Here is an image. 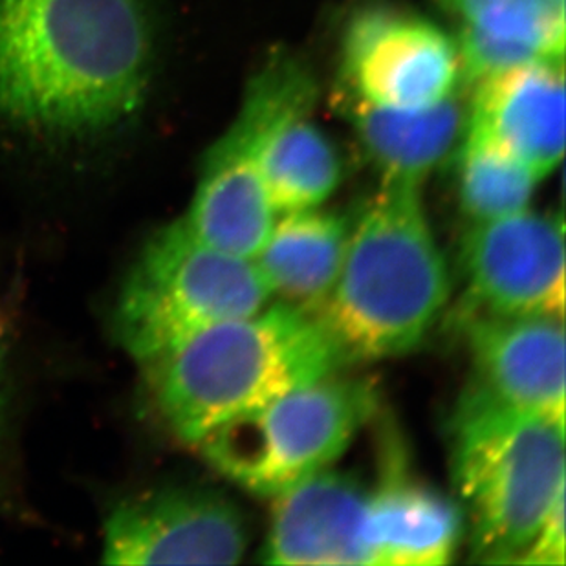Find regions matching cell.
Masks as SVG:
<instances>
[{
    "mask_svg": "<svg viewBox=\"0 0 566 566\" xmlns=\"http://www.w3.org/2000/svg\"><path fill=\"white\" fill-rule=\"evenodd\" d=\"M149 0H0V128L49 144L118 134L149 99Z\"/></svg>",
    "mask_w": 566,
    "mask_h": 566,
    "instance_id": "1",
    "label": "cell"
},
{
    "mask_svg": "<svg viewBox=\"0 0 566 566\" xmlns=\"http://www.w3.org/2000/svg\"><path fill=\"white\" fill-rule=\"evenodd\" d=\"M449 272L422 186L381 180L348 235L342 270L314 312L345 367L400 358L448 305Z\"/></svg>",
    "mask_w": 566,
    "mask_h": 566,
    "instance_id": "2",
    "label": "cell"
},
{
    "mask_svg": "<svg viewBox=\"0 0 566 566\" xmlns=\"http://www.w3.org/2000/svg\"><path fill=\"white\" fill-rule=\"evenodd\" d=\"M139 367L161 420L192 448L220 423L343 370L345 364L314 315L270 301Z\"/></svg>",
    "mask_w": 566,
    "mask_h": 566,
    "instance_id": "3",
    "label": "cell"
},
{
    "mask_svg": "<svg viewBox=\"0 0 566 566\" xmlns=\"http://www.w3.org/2000/svg\"><path fill=\"white\" fill-rule=\"evenodd\" d=\"M471 556L507 565L565 492V420L518 411L468 387L449 434Z\"/></svg>",
    "mask_w": 566,
    "mask_h": 566,
    "instance_id": "4",
    "label": "cell"
},
{
    "mask_svg": "<svg viewBox=\"0 0 566 566\" xmlns=\"http://www.w3.org/2000/svg\"><path fill=\"white\" fill-rule=\"evenodd\" d=\"M270 301L255 262L208 247L177 219L145 241L125 275L114 337L139 365Z\"/></svg>",
    "mask_w": 566,
    "mask_h": 566,
    "instance_id": "5",
    "label": "cell"
},
{
    "mask_svg": "<svg viewBox=\"0 0 566 566\" xmlns=\"http://www.w3.org/2000/svg\"><path fill=\"white\" fill-rule=\"evenodd\" d=\"M376 409V385L337 370L220 423L192 448L237 486L275 499L336 464Z\"/></svg>",
    "mask_w": 566,
    "mask_h": 566,
    "instance_id": "6",
    "label": "cell"
},
{
    "mask_svg": "<svg viewBox=\"0 0 566 566\" xmlns=\"http://www.w3.org/2000/svg\"><path fill=\"white\" fill-rule=\"evenodd\" d=\"M311 70L289 52H273L248 80L237 114L209 145L182 219L208 247L253 261L277 219L262 178L268 130L292 108L315 103Z\"/></svg>",
    "mask_w": 566,
    "mask_h": 566,
    "instance_id": "7",
    "label": "cell"
},
{
    "mask_svg": "<svg viewBox=\"0 0 566 566\" xmlns=\"http://www.w3.org/2000/svg\"><path fill=\"white\" fill-rule=\"evenodd\" d=\"M459 46L426 17L367 8L343 35L339 88L379 108L420 111L464 88Z\"/></svg>",
    "mask_w": 566,
    "mask_h": 566,
    "instance_id": "8",
    "label": "cell"
},
{
    "mask_svg": "<svg viewBox=\"0 0 566 566\" xmlns=\"http://www.w3.org/2000/svg\"><path fill=\"white\" fill-rule=\"evenodd\" d=\"M250 546L241 510L222 493L166 486L114 504L103 524L108 565H239Z\"/></svg>",
    "mask_w": 566,
    "mask_h": 566,
    "instance_id": "9",
    "label": "cell"
},
{
    "mask_svg": "<svg viewBox=\"0 0 566 566\" xmlns=\"http://www.w3.org/2000/svg\"><path fill=\"white\" fill-rule=\"evenodd\" d=\"M462 315L565 317V226L559 214L524 209L471 222L460 244Z\"/></svg>",
    "mask_w": 566,
    "mask_h": 566,
    "instance_id": "10",
    "label": "cell"
},
{
    "mask_svg": "<svg viewBox=\"0 0 566 566\" xmlns=\"http://www.w3.org/2000/svg\"><path fill=\"white\" fill-rule=\"evenodd\" d=\"M473 384L518 411L565 420V326L557 315H462Z\"/></svg>",
    "mask_w": 566,
    "mask_h": 566,
    "instance_id": "11",
    "label": "cell"
},
{
    "mask_svg": "<svg viewBox=\"0 0 566 566\" xmlns=\"http://www.w3.org/2000/svg\"><path fill=\"white\" fill-rule=\"evenodd\" d=\"M470 133L497 145L541 182L565 156V60H534L497 70L473 83Z\"/></svg>",
    "mask_w": 566,
    "mask_h": 566,
    "instance_id": "12",
    "label": "cell"
},
{
    "mask_svg": "<svg viewBox=\"0 0 566 566\" xmlns=\"http://www.w3.org/2000/svg\"><path fill=\"white\" fill-rule=\"evenodd\" d=\"M367 495L343 471L315 473L273 499L259 562L266 565L373 566Z\"/></svg>",
    "mask_w": 566,
    "mask_h": 566,
    "instance_id": "13",
    "label": "cell"
},
{
    "mask_svg": "<svg viewBox=\"0 0 566 566\" xmlns=\"http://www.w3.org/2000/svg\"><path fill=\"white\" fill-rule=\"evenodd\" d=\"M459 22L464 85L513 64L565 60L566 0H431Z\"/></svg>",
    "mask_w": 566,
    "mask_h": 566,
    "instance_id": "14",
    "label": "cell"
},
{
    "mask_svg": "<svg viewBox=\"0 0 566 566\" xmlns=\"http://www.w3.org/2000/svg\"><path fill=\"white\" fill-rule=\"evenodd\" d=\"M459 503L387 468L367 495V534L373 566H442L453 562L464 537Z\"/></svg>",
    "mask_w": 566,
    "mask_h": 566,
    "instance_id": "15",
    "label": "cell"
},
{
    "mask_svg": "<svg viewBox=\"0 0 566 566\" xmlns=\"http://www.w3.org/2000/svg\"><path fill=\"white\" fill-rule=\"evenodd\" d=\"M336 105L381 171V180L418 186L454 155L468 122L462 92L433 107L396 111L373 107L337 88Z\"/></svg>",
    "mask_w": 566,
    "mask_h": 566,
    "instance_id": "16",
    "label": "cell"
},
{
    "mask_svg": "<svg viewBox=\"0 0 566 566\" xmlns=\"http://www.w3.org/2000/svg\"><path fill=\"white\" fill-rule=\"evenodd\" d=\"M350 228L347 217L323 206L277 214L253 259L272 300L314 314L336 283Z\"/></svg>",
    "mask_w": 566,
    "mask_h": 566,
    "instance_id": "17",
    "label": "cell"
},
{
    "mask_svg": "<svg viewBox=\"0 0 566 566\" xmlns=\"http://www.w3.org/2000/svg\"><path fill=\"white\" fill-rule=\"evenodd\" d=\"M312 108L305 103L283 114L262 142V178L277 214L319 208L342 182V158L312 122Z\"/></svg>",
    "mask_w": 566,
    "mask_h": 566,
    "instance_id": "18",
    "label": "cell"
},
{
    "mask_svg": "<svg viewBox=\"0 0 566 566\" xmlns=\"http://www.w3.org/2000/svg\"><path fill=\"white\" fill-rule=\"evenodd\" d=\"M453 156L460 208L471 222L503 219L530 208L541 180L517 158L468 128Z\"/></svg>",
    "mask_w": 566,
    "mask_h": 566,
    "instance_id": "19",
    "label": "cell"
},
{
    "mask_svg": "<svg viewBox=\"0 0 566 566\" xmlns=\"http://www.w3.org/2000/svg\"><path fill=\"white\" fill-rule=\"evenodd\" d=\"M517 565L563 566L566 563L565 492L556 499L534 537L524 546L515 562Z\"/></svg>",
    "mask_w": 566,
    "mask_h": 566,
    "instance_id": "20",
    "label": "cell"
},
{
    "mask_svg": "<svg viewBox=\"0 0 566 566\" xmlns=\"http://www.w3.org/2000/svg\"><path fill=\"white\" fill-rule=\"evenodd\" d=\"M8 353H10V326H8L6 315L0 311V426H2V420H4Z\"/></svg>",
    "mask_w": 566,
    "mask_h": 566,
    "instance_id": "21",
    "label": "cell"
}]
</instances>
